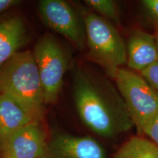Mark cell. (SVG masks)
<instances>
[{
    "label": "cell",
    "mask_w": 158,
    "mask_h": 158,
    "mask_svg": "<svg viewBox=\"0 0 158 158\" xmlns=\"http://www.w3.org/2000/svg\"><path fill=\"white\" fill-rule=\"evenodd\" d=\"M72 94L83 123L105 138H114L133 126L116 86L106 76L79 67L73 78Z\"/></svg>",
    "instance_id": "1"
},
{
    "label": "cell",
    "mask_w": 158,
    "mask_h": 158,
    "mask_svg": "<svg viewBox=\"0 0 158 158\" xmlns=\"http://www.w3.org/2000/svg\"><path fill=\"white\" fill-rule=\"evenodd\" d=\"M77 9L84 19L89 56L111 78L127 64L125 43L111 22L80 5Z\"/></svg>",
    "instance_id": "3"
},
{
    "label": "cell",
    "mask_w": 158,
    "mask_h": 158,
    "mask_svg": "<svg viewBox=\"0 0 158 158\" xmlns=\"http://www.w3.org/2000/svg\"><path fill=\"white\" fill-rule=\"evenodd\" d=\"M0 92L22 106L37 120L45 114L40 78L32 51H21L0 68Z\"/></svg>",
    "instance_id": "2"
},
{
    "label": "cell",
    "mask_w": 158,
    "mask_h": 158,
    "mask_svg": "<svg viewBox=\"0 0 158 158\" xmlns=\"http://www.w3.org/2000/svg\"><path fill=\"white\" fill-rule=\"evenodd\" d=\"M143 134L149 137L152 141L158 147V113L149 124Z\"/></svg>",
    "instance_id": "16"
},
{
    "label": "cell",
    "mask_w": 158,
    "mask_h": 158,
    "mask_svg": "<svg viewBox=\"0 0 158 158\" xmlns=\"http://www.w3.org/2000/svg\"><path fill=\"white\" fill-rule=\"evenodd\" d=\"M114 158H158V147L149 140L135 136L122 144Z\"/></svg>",
    "instance_id": "12"
},
{
    "label": "cell",
    "mask_w": 158,
    "mask_h": 158,
    "mask_svg": "<svg viewBox=\"0 0 158 158\" xmlns=\"http://www.w3.org/2000/svg\"><path fill=\"white\" fill-rule=\"evenodd\" d=\"M41 158H107V155L101 144L90 136L55 132Z\"/></svg>",
    "instance_id": "7"
},
{
    "label": "cell",
    "mask_w": 158,
    "mask_h": 158,
    "mask_svg": "<svg viewBox=\"0 0 158 158\" xmlns=\"http://www.w3.org/2000/svg\"><path fill=\"white\" fill-rule=\"evenodd\" d=\"M37 10L48 27L64 37L78 50L85 48V25L77 7L63 0H41L37 3Z\"/></svg>",
    "instance_id": "6"
},
{
    "label": "cell",
    "mask_w": 158,
    "mask_h": 158,
    "mask_svg": "<svg viewBox=\"0 0 158 158\" xmlns=\"http://www.w3.org/2000/svg\"><path fill=\"white\" fill-rule=\"evenodd\" d=\"M32 53L42 84L45 103H55L69 67L68 52L56 37L46 33L37 40Z\"/></svg>",
    "instance_id": "5"
},
{
    "label": "cell",
    "mask_w": 158,
    "mask_h": 158,
    "mask_svg": "<svg viewBox=\"0 0 158 158\" xmlns=\"http://www.w3.org/2000/svg\"><path fill=\"white\" fill-rule=\"evenodd\" d=\"M111 78L127 106L133 126L143 134L158 113V92L138 73L124 68Z\"/></svg>",
    "instance_id": "4"
},
{
    "label": "cell",
    "mask_w": 158,
    "mask_h": 158,
    "mask_svg": "<svg viewBox=\"0 0 158 158\" xmlns=\"http://www.w3.org/2000/svg\"><path fill=\"white\" fill-rule=\"evenodd\" d=\"M84 4L89 9L110 22L119 23V15L116 2L112 0H86Z\"/></svg>",
    "instance_id": "13"
},
{
    "label": "cell",
    "mask_w": 158,
    "mask_h": 158,
    "mask_svg": "<svg viewBox=\"0 0 158 158\" xmlns=\"http://www.w3.org/2000/svg\"><path fill=\"white\" fill-rule=\"evenodd\" d=\"M48 140L41 122H33L0 141L2 158H41Z\"/></svg>",
    "instance_id": "8"
},
{
    "label": "cell",
    "mask_w": 158,
    "mask_h": 158,
    "mask_svg": "<svg viewBox=\"0 0 158 158\" xmlns=\"http://www.w3.org/2000/svg\"><path fill=\"white\" fill-rule=\"evenodd\" d=\"M29 40L24 19L15 13L0 14V68L21 51Z\"/></svg>",
    "instance_id": "9"
},
{
    "label": "cell",
    "mask_w": 158,
    "mask_h": 158,
    "mask_svg": "<svg viewBox=\"0 0 158 158\" xmlns=\"http://www.w3.org/2000/svg\"><path fill=\"white\" fill-rule=\"evenodd\" d=\"M141 5L144 19L158 31V0H143Z\"/></svg>",
    "instance_id": "14"
},
{
    "label": "cell",
    "mask_w": 158,
    "mask_h": 158,
    "mask_svg": "<svg viewBox=\"0 0 158 158\" xmlns=\"http://www.w3.org/2000/svg\"><path fill=\"white\" fill-rule=\"evenodd\" d=\"M139 74L158 92V61Z\"/></svg>",
    "instance_id": "15"
},
{
    "label": "cell",
    "mask_w": 158,
    "mask_h": 158,
    "mask_svg": "<svg viewBox=\"0 0 158 158\" xmlns=\"http://www.w3.org/2000/svg\"><path fill=\"white\" fill-rule=\"evenodd\" d=\"M41 122L19 102L0 92V141L33 122Z\"/></svg>",
    "instance_id": "11"
},
{
    "label": "cell",
    "mask_w": 158,
    "mask_h": 158,
    "mask_svg": "<svg viewBox=\"0 0 158 158\" xmlns=\"http://www.w3.org/2000/svg\"><path fill=\"white\" fill-rule=\"evenodd\" d=\"M126 49L128 68L138 73L158 61L155 35L145 31H133L126 43Z\"/></svg>",
    "instance_id": "10"
},
{
    "label": "cell",
    "mask_w": 158,
    "mask_h": 158,
    "mask_svg": "<svg viewBox=\"0 0 158 158\" xmlns=\"http://www.w3.org/2000/svg\"><path fill=\"white\" fill-rule=\"evenodd\" d=\"M21 4L18 0H0V14Z\"/></svg>",
    "instance_id": "17"
},
{
    "label": "cell",
    "mask_w": 158,
    "mask_h": 158,
    "mask_svg": "<svg viewBox=\"0 0 158 158\" xmlns=\"http://www.w3.org/2000/svg\"><path fill=\"white\" fill-rule=\"evenodd\" d=\"M155 38H156V42H157V52H158V31H155Z\"/></svg>",
    "instance_id": "18"
}]
</instances>
